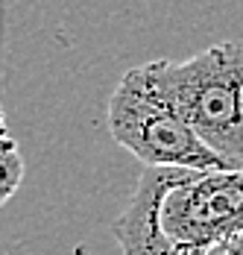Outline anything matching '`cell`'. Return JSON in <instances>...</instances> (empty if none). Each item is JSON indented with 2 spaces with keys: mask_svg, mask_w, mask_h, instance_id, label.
I'll return each instance as SVG.
<instances>
[{
  "mask_svg": "<svg viewBox=\"0 0 243 255\" xmlns=\"http://www.w3.org/2000/svg\"><path fill=\"white\" fill-rule=\"evenodd\" d=\"M205 255H243V232L226 238V241H220V244H214Z\"/></svg>",
  "mask_w": 243,
  "mask_h": 255,
  "instance_id": "6",
  "label": "cell"
},
{
  "mask_svg": "<svg viewBox=\"0 0 243 255\" xmlns=\"http://www.w3.org/2000/svg\"><path fill=\"white\" fill-rule=\"evenodd\" d=\"M109 132L144 167H185V170L235 167L220 153H214L185 121V115L158 91L146 65L126 71V77L118 82L109 100Z\"/></svg>",
  "mask_w": 243,
  "mask_h": 255,
  "instance_id": "2",
  "label": "cell"
},
{
  "mask_svg": "<svg viewBox=\"0 0 243 255\" xmlns=\"http://www.w3.org/2000/svg\"><path fill=\"white\" fill-rule=\"evenodd\" d=\"M185 167H144L138 185L115 220V241L123 255H185L161 229V200Z\"/></svg>",
  "mask_w": 243,
  "mask_h": 255,
  "instance_id": "4",
  "label": "cell"
},
{
  "mask_svg": "<svg viewBox=\"0 0 243 255\" xmlns=\"http://www.w3.org/2000/svg\"><path fill=\"white\" fill-rule=\"evenodd\" d=\"M146 68L196 135L243 167V41H220L185 62L158 59Z\"/></svg>",
  "mask_w": 243,
  "mask_h": 255,
  "instance_id": "1",
  "label": "cell"
},
{
  "mask_svg": "<svg viewBox=\"0 0 243 255\" xmlns=\"http://www.w3.org/2000/svg\"><path fill=\"white\" fill-rule=\"evenodd\" d=\"M161 229L185 255L243 232V170H182L161 200Z\"/></svg>",
  "mask_w": 243,
  "mask_h": 255,
  "instance_id": "3",
  "label": "cell"
},
{
  "mask_svg": "<svg viewBox=\"0 0 243 255\" xmlns=\"http://www.w3.org/2000/svg\"><path fill=\"white\" fill-rule=\"evenodd\" d=\"M0 144H3V194H0V200L9 203V197L18 191V185L24 179V155H21L12 132L6 127H3V141Z\"/></svg>",
  "mask_w": 243,
  "mask_h": 255,
  "instance_id": "5",
  "label": "cell"
}]
</instances>
